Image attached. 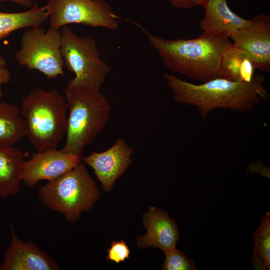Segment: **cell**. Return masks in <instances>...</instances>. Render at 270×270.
Segmentation results:
<instances>
[{
  "label": "cell",
  "mask_w": 270,
  "mask_h": 270,
  "mask_svg": "<svg viewBox=\"0 0 270 270\" xmlns=\"http://www.w3.org/2000/svg\"><path fill=\"white\" fill-rule=\"evenodd\" d=\"M164 78L176 103L196 106L202 118L215 109H228L240 112L252 110L262 100L270 98L263 84L265 77L256 74L249 82H232L222 78L200 84L182 80L166 74Z\"/></svg>",
  "instance_id": "obj_1"
},
{
  "label": "cell",
  "mask_w": 270,
  "mask_h": 270,
  "mask_svg": "<svg viewBox=\"0 0 270 270\" xmlns=\"http://www.w3.org/2000/svg\"><path fill=\"white\" fill-rule=\"evenodd\" d=\"M132 22L144 33L158 51L164 65L172 72L202 82L221 78L218 66L222 54L233 44L228 38L203 32L192 39L168 40L150 34L136 22Z\"/></svg>",
  "instance_id": "obj_2"
},
{
  "label": "cell",
  "mask_w": 270,
  "mask_h": 270,
  "mask_svg": "<svg viewBox=\"0 0 270 270\" xmlns=\"http://www.w3.org/2000/svg\"><path fill=\"white\" fill-rule=\"evenodd\" d=\"M64 94L69 115L66 142L61 150L82 158L84 149L106 124L110 106L100 90L95 88L66 86Z\"/></svg>",
  "instance_id": "obj_3"
},
{
  "label": "cell",
  "mask_w": 270,
  "mask_h": 270,
  "mask_svg": "<svg viewBox=\"0 0 270 270\" xmlns=\"http://www.w3.org/2000/svg\"><path fill=\"white\" fill-rule=\"evenodd\" d=\"M20 113L25 120L28 140L38 152L55 149L66 134L68 108L56 88L31 92L22 100Z\"/></svg>",
  "instance_id": "obj_4"
},
{
  "label": "cell",
  "mask_w": 270,
  "mask_h": 270,
  "mask_svg": "<svg viewBox=\"0 0 270 270\" xmlns=\"http://www.w3.org/2000/svg\"><path fill=\"white\" fill-rule=\"evenodd\" d=\"M100 195L96 182L81 162L56 180L48 182L38 192L45 206L72 222L78 220L82 212L90 210Z\"/></svg>",
  "instance_id": "obj_5"
},
{
  "label": "cell",
  "mask_w": 270,
  "mask_h": 270,
  "mask_svg": "<svg viewBox=\"0 0 270 270\" xmlns=\"http://www.w3.org/2000/svg\"><path fill=\"white\" fill-rule=\"evenodd\" d=\"M60 32L64 66L75 75L66 86L100 90L110 68L102 59L96 40L90 36L78 35L68 26Z\"/></svg>",
  "instance_id": "obj_6"
},
{
  "label": "cell",
  "mask_w": 270,
  "mask_h": 270,
  "mask_svg": "<svg viewBox=\"0 0 270 270\" xmlns=\"http://www.w3.org/2000/svg\"><path fill=\"white\" fill-rule=\"evenodd\" d=\"M20 44V49L14 54L20 65L38 70L48 79L64 74L59 30L30 28L24 32Z\"/></svg>",
  "instance_id": "obj_7"
},
{
  "label": "cell",
  "mask_w": 270,
  "mask_h": 270,
  "mask_svg": "<svg viewBox=\"0 0 270 270\" xmlns=\"http://www.w3.org/2000/svg\"><path fill=\"white\" fill-rule=\"evenodd\" d=\"M45 6L50 27L56 30L77 24L116 30L120 19L105 0H48Z\"/></svg>",
  "instance_id": "obj_8"
},
{
  "label": "cell",
  "mask_w": 270,
  "mask_h": 270,
  "mask_svg": "<svg viewBox=\"0 0 270 270\" xmlns=\"http://www.w3.org/2000/svg\"><path fill=\"white\" fill-rule=\"evenodd\" d=\"M236 47L248 52L256 68L270 72V16L262 14L249 19L244 26L230 37Z\"/></svg>",
  "instance_id": "obj_9"
},
{
  "label": "cell",
  "mask_w": 270,
  "mask_h": 270,
  "mask_svg": "<svg viewBox=\"0 0 270 270\" xmlns=\"http://www.w3.org/2000/svg\"><path fill=\"white\" fill-rule=\"evenodd\" d=\"M82 159L56 148L32 153L30 159L24 162L22 182L28 186L42 180L52 182L75 168Z\"/></svg>",
  "instance_id": "obj_10"
},
{
  "label": "cell",
  "mask_w": 270,
  "mask_h": 270,
  "mask_svg": "<svg viewBox=\"0 0 270 270\" xmlns=\"http://www.w3.org/2000/svg\"><path fill=\"white\" fill-rule=\"evenodd\" d=\"M134 152V148L120 138L104 152H92L83 158V161L93 169L102 184V189L109 192L116 180L131 164V156Z\"/></svg>",
  "instance_id": "obj_11"
},
{
  "label": "cell",
  "mask_w": 270,
  "mask_h": 270,
  "mask_svg": "<svg viewBox=\"0 0 270 270\" xmlns=\"http://www.w3.org/2000/svg\"><path fill=\"white\" fill-rule=\"evenodd\" d=\"M146 232L136 238L137 246L140 249L156 248L163 252L176 247L180 232L176 222L164 210L150 206L142 216Z\"/></svg>",
  "instance_id": "obj_12"
},
{
  "label": "cell",
  "mask_w": 270,
  "mask_h": 270,
  "mask_svg": "<svg viewBox=\"0 0 270 270\" xmlns=\"http://www.w3.org/2000/svg\"><path fill=\"white\" fill-rule=\"evenodd\" d=\"M58 264L35 244L24 242L12 230V243L0 270H58Z\"/></svg>",
  "instance_id": "obj_13"
},
{
  "label": "cell",
  "mask_w": 270,
  "mask_h": 270,
  "mask_svg": "<svg viewBox=\"0 0 270 270\" xmlns=\"http://www.w3.org/2000/svg\"><path fill=\"white\" fill-rule=\"evenodd\" d=\"M200 6L205 14L199 26L204 32L214 36L228 38L249 22V19L233 12L226 0H202Z\"/></svg>",
  "instance_id": "obj_14"
},
{
  "label": "cell",
  "mask_w": 270,
  "mask_h": 270,
  "mask_svg": "<svg viewBox=\"0 0 270 270\" xmlns=\"http://www.w3.org/2000/svg\"><path fill=\"white\" fill-rule=\"evenodd\" d=\"M25 157L26 154L16 147L0 148V198L18 192Z\"/></svg>",
  "instance_id": "obj_15"
},
{
  "label": "cell",
  "mask_w": 270,
  "mask_h": 270,
  "mask_svg": "<svg viewBox=\"0 0 270 270\" xmlns=\"http://www.w3.org/2000/svg\"><path fill=\"white\" fill-rule=\"evenodd\" d=\"M256 68L252 57L232 44L222 54L218 73L221 78L230 81L249 82L254 78Z\"/></svg>",
  "instance_id": "obj_16"
},
{
  "label": "cell",
  "mask_w": 270,
  "mask_h": 270,
  "mask_svg": "<svg viewBox=\"0 0 270 270\" xmlns=\"http://www.w3.org/2000/svg\"><path fill=\"white\" fill-rule=\"evenodd\" d=\"M16 104L0 102V148L14 146L27 136L26 123Z\"/></svg>",
  "instance_id": "obj_17"
},
{
  "label": "cell",
  "mask_w": 270,
  "mask_h": 270,
  "mask_svg": "<svg viewBox=\"0 0 270 270\" xmlns=\"http://www.w3.org/2000/svg\"><path fill=\"white\" fill-rule=\"evenodd\" d=\"M34 2L29 10L18 12H0V40L14 31L26 28H38L49 18L45 6Z\"/></svg>",
  "instance_id": "obj_18"
},
{
  "label": "cell",
  "mask_w": 270,
  "mask_h": 270,
  "mask_svg": "<svg viewBox=\"0 0 270 270\" xmlns=\"http://www.w3.org/2000/svg\"><path fill=\"white\" fill-rule=\"evenodd\" d=\"M254 246L252 256L260 257L266 270L270 269V212H266L260 226L253 232Z\"/></svg>",
  "instance_id": "obj_19"
},
{
  "label": "cell",
  "mask_w": 270,
  "mask_h": 270,
  "mask_svg": "<svg viewBox=\"0 0 270 270\" xmlns=\"http://www.w3.org/2000/svg\"><path fill=\"white\" fill-rule=\"evenodd\" d=\"M165 260L162 270H196L193 260L188 258L181 250L176 247L164 251Z\"/></svg>",
  "instance_id": "obj_20"
},
{
  "label": "cell",
  "mask_w": 270,
  "mask_h": 270,
  "mask_svg": "<svg viewBox=\"0 0 270 270\" xmlns=\"http://www.w3.org/2000/svg\"><path fill=\"white\" fill-rule=\"evenodd\" d=\"M106 260L118 264L130 256V250L126 242L122 240H114L107 249Z\"/></svg>",
  "instance_id": "obj_21"
},
{
  "label": "cell",
  "mask_w": 270,
  "mask_h": 270,
  "mask_svg": "<svg viewBox=\"0 0 270 270\" xmlns=\"http://www.w3.org/2000/svg\"><path fill=\"white\" fill-rule=\"evenodd\" d=\"M174 8L189 10L200 6L202 0H168Z\"/></svg>",
  "instance_id": "obj_22"
},
{
  "label": "cell",
  "mask_w": 270,
  "mask_h": 270,
  "mask_svg": "<svg viewBox=\"0 0 270 270\" xmlns=\"http://www.w3.org/2000/svg\"><path fill=\"white\" fill-rule=\"evenodd\" d=\"M12 80V74L10 70L5 66H0V100L3 96L1 89L2 84H6L10 82Z\"/></svg>",
  "instance_id": "obj_23"
},
{
  "label": "cell",
  "mask_w": 270,
  "mask_h": 270,
  "mask_svg": "<svg viewBox=\"0 0 270 270\" xmlns=\"http://www.w3.org/2000/svg\"><path fill=\"white\" fill-rule=\"evenodd\" d=\"M4 0L14 2L18 5L26 8H30L34 4L33 0H0V2Z\"/></svg>",
  "instance_id": "obj_24"
},
{
  "label": "cell",
  "mask_w": 270,
  "mask_h": 270,
  "mask_svg": "<svg viewBox=\"0 0 270 270\" xmlns=\"http://www.w3.org/2000/svg\"><path fill=\"white\" fill-rule=\"evenodd\" d=\"M6 65V62L0 52V66H5Z\"/></svg>",
  "instance_id": "obj_25"
},
{
  "label": "cell",
  "mask_w": 270,
  "mask_h": 270,
  "mask_svg": "<svg viewBox=\"0 0 270 270\" xmlns=\"http://www.w3.org/2000/svg\"><path fill=\"white\" fill-rule=\"evenodd\" d=\"M34 0V2H38L40 0Z\"/></svg>",
  "instance_id": "obj_26"
}]
</instances>
